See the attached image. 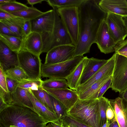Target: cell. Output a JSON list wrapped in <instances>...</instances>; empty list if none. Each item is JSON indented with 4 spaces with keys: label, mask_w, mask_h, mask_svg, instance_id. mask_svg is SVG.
<instances>
[{
    "label": "cell",
    "mask_w": 127,
    "mask_h": 127,
    "mask_svg": "<svg viewBox=\"0 0 127 127\" xmlns=\"http://www.w3.org/2000/svg\"><path fill=\"white\" fill-rule=\"evenodd\" d=\"M67 115L90 127H100L98 99L79 98Z\"/></svg>",
    "instance_id": "3957f363"
},
{
    "label": "cell",
    "mask_w": 127,
    "mask_h": 127,
    "mask_svg": "<svg viewBox=\"0 0 127 127\" xmlns=\"http://www.w3.org/2000/svg\"><path fill=\"white\" fill-rule=\"evenodd\" d=\"M0 97L8 105H10L12 102L11 95L9 92H6L0 88Z\"/></svg>",
    "instance_id": "ab89813d"
},
{
    "label": "cell",
    "mask_w": 127,
    "mask_h": 127,
    "mask_svg": "<svg viewBox=\"0 0 127 127\" xmlns=\"http://www.w3.org/2000/svg\"><path fill=\"white\" fill-rule=\"evenodd\" d=\"M23 30L25 39L27 36L32 32L30 20H26L25 21L23 25Z\"/></svg>",
    "instance_id": "b9f144b4"
},
{
    "label": "cell",
    "mask_w": 127,
    "mask_h": 127,
    "mask_svg": "<svg viewBox=\"0 0 127 127\" xmlns=\"http://www.w3.org/2000/svg\"><path fill=\"white\" fill-rule=\"evenodd\" d=\"M41 79H28L19 81L18 87L29 90H34L42 87Z\"/></svg>",
    "instance_id": "d6a6232c"
},
{
    "label": "cell",
    "mask_w": 127,
    "mask_h": 127,
    "mask_svg": "<svg viewBox=\"0 0 127 127\" xmlns=\"http://www.w3.org/2000/svg\"><path fill=\"white\" fill-rule=\"evenodd\" d=\"M49 95L55 114L59 120L67 115L68 110L66 107L53 95L49 94Z\"/></svg>",
    "instance_id": "f546056e"
},
{
    "label": "cell",
    "mask_w": 127,
    "mask_h": 127,
    "mask_svg": "<svg viewBox=\"0 0 127 127\" xmlns=\"http://www.w3.org/2000/svg\"><path fill=\"white\" fill-rule=\"evenodd\" d=\"M106 116L107 120L109 121L110 123L116 120L114 112L109 103L106 111Z\"/></svg>",
    "instance_id": "7bdbcfd3"
},
{
    "label": "cell",
    "mask_w": 127,
    "mask_h": 127,
    "mask_svg": "<svg viewBox=\"0 0 127 127\" xmlns=\"http://www.w3.org/2000/svg\"><path fill=\"white\" fill-rule=\"evenodd\" d=\"M47 123L28 107L9 105L0 112V127H45Z\"/></svg>",
    "instance_id": "7a4b0ae2"
},
{
    "label": "cell",
    "mask_w": 127,
    "mask_h": 127,
    "mask_svg": "<svg viewBox=\"0 0 127 127\" xmlns=\"http://www.w3.org/2000/svg\"><path fill=\"white\" fill-rule=\"evenodd\" d=\"M95 43L102 53L106 54L115 51L117 44L109 30L106 19L100 26L96 36Z\"/></svg>",
    "instance_id": "9c48e42d"
},
{
    "label": "cell",
    "mask_w": 127,
    "mask_h": 127,
    "mask_svg": "<svg viewBox=\"0 0 127 127\" xmlns=\"http://www.w3.org/2000/svg\"><path fill=\"white\" fill-rule=\"evenodd\" d=\"M54 10L55 23L52 32L41 35L43 43L42 53H47L56 47L62 45H74L71 38L60 17Z\"/></svg>",
    "instance_id": "277c9868"
},
{
    "label": "cell",
    "mask_w": 127,
    "mask_h": 127,
    "mask_svg": "<svg viewBox=\"0 0 127 127\" xmlns=\"http://www.w3.org/2000/svg\"><path fill=\"white\" fill-rule=\"evenodd\" d=\"M0 40L13 51L18 53L21 50L23 41L20 37L9 36L0 33Z\"/></svg>",
    "instance_id": "cb8c5ba5"
},
{
    "label": "cell",
    "mask_w": 127,
    "mask_h": 127,
    "mask_svg": "<svg viewBox=\"0 0 127 127\" xmlns=\"http://www.w3.org/2000/svg\"><path fill=\"white\" fill-rule=\"evenodd\" d=\"M8 105L0 97V112Z\"/></svg>",
    "instance_id": "f6af8a7d"
},
{
    "label": "cell",
    "mask_w": 127,
    "mask_h": 127,
    "mask_svg": "<svg viewBox=\"0 0 127 127\" xmlns=\"http://www.w3.org/2000/svg\"><path fill=\"white\" fill-rule=\"evenodd\" d=\"M112 82V76L103 85L98 93L97 98L103 97L106 91L109 88H111Z\"/></svg>",
    "instance_id": "f35d334b"
},
{
    "label": "cell",
    "mask_w": 127,
    "mask_h": 127,
    "mask_svg": "<svg viewBox=\"0 0 127 127\" xmlns=\"http://www.w3.org/2000/svg\"><path fill=\"white\" fill-rule=\"evenodd\" d=\"M55 9L72 39L74 45L77 44L79 37L78 7L72 6Z\"/></svg>",
    "instance_id": "8992f818"
},
{
    "label": "cell",
    "mask_w": 127,
    "mask_h": 127,
    "mask_svg": "<svg viewBox=\"0 0 127 127\" xmlns=\"http://www.w3.org/2000/svg\"><path fill=\"white\" fill-rule=\"evenodd\" d=\"M42 87L44 88L60 89L68 88V86L65 79H49L43 81Z\"/></svg>",
    "instance_id": "83f0119b"
},
{
    "label": "cell",
    "mask_w": 127,
    "mask_h": 127,
    "mask_svg": "<svg viewBox=\"0 0 127 127\" xmlns=\"http://www.w3.org/2000/svg\"><path fill=\"white\" fill-rule=\"evenodd\" d=\"M115 53L111 88L116 92H119L122 95L127 90V58Z\"/></svg>",
    "instance_id": "ba28073f"
},
{
    "label": "cell",
    "mask_w": 127,
    "mask_h": 127,
    "mask_svg": "<svg viewBox=\"0 0 127 127\" xmlns=\"http://www.w3.org/2000/svg\"><path fill=\"white\" fill-rule=\"evenodd\" d=\"M28 93L33 104L34 111L47 124L56 122L59 120L56 115L47 108L35 97L30 90Z\"/></svg>",
    "instance_id": "d6986e66"
},
{
    "label": "cell",
    "mask_w": 127,
    "mask_h": 127,
    "mask_svg": "<svg viewBox=\"0 0 127 127\" xmlns=\"http://www.w3.org/2000/svg\"><path fill=\"white\" fill-rule=\"evenodd\" d=\"M85 0H47L48 4L53 9L72 6H79Z\"/></svg>",
    "instance_id": "4316f807"
},
{
    "label": "cell",
    "mask_w": 127,
    "mask_h": 127,
    "mask_svg": "<svg viewBox=\"0 0 127 127\" xmlns=\"http://www.w3.org/2000/svg\"><path fill=\"white\" fill-rule=\"evenodd\" d=\"M32 32L41 34L52 32L55 23L54 10L52 9L44 12L42 15L30 21Z\"/></svg>",
    "instance_id": "7c38bea8"
},
{
    "label": "cell",
    "mask_w": 127,
    "mask_h": 127,
    "mask_svg": "<svg viewBox=\"0 0 127 127\" xmlns=\"http://www.w3.org/2000/svg\"><path fill=\"white\" fill-rule=\"evenodd\" d=\"M0 66V88L6 92H9L7 86L6 74L1 66Z\"/></svg>",
    "instance_id": "8d00e7d4"
},
{
    "label": "cell",
    "mask_w": 127,
    "mask_h": 127,
    "mask_svg": "<svg viewBox=\"0 0 127 127\" xmlns=\"http://www.w3.org/2000/svg\"><path fill=\"white\" fill-rule=\"evenodd\" d=\"M110 124L109 121L107 120L106 122L103 125L102 127H109Z\"/></svg>",
    "instance_id": "681fc988"
},
{
    "label": "cell",
    "mask_w": 127,
    "mask_h": 127,
    "mask_svg": "<svg viewBox=\"0 0 127 127\" xmlns=\"http://www.w3.org/2000/svg\"><path fill=\"white\" fill-rule=\"evenodd\" d=\"M43 88L62 103L68 111L79 98L76 91L68 88L60 89Z\"/></svg>",
    "instance_id": "5bb4252c"
},
{
    "label": "cell",
    "mask_w": 127,
    "mask_h": 127,
    "mask_svg": "<svg viewBox=\"0 0 127 127\" xmlns=\"http://www.w3.org/2000/svg\"><path fill=\"white\" fill-rule=\"evenodd\" d=\"M42 41L40 34L32 32L23 40L21 50L28 51L40 56L42 53Z\"/></svg>",
    "instance_id": "ac0fdd59"
},
{
    "label": "cell",
    "mask_w": 127,
    "mask_h": 127,
    "mask_svg": "<svg viewBox=\"0 0 127 127\" xmlns=\"http://www.w3.org/2000/svg\"><path fill=\"white\" fill-rule=\"evenodd\" d=\"M99 101V126L102 127L107 121L106 111L109 103V99L103 96L98 98Z\"/></svg>",
    "instance_id": "4dcf8cb0"
},
{
    "label": "cell",
    "mask_w": 127,
    "mask_h": 127,
    "mask_svg": "<svg viewBox=\"0 0 127 127\" xmlns=\"http://www.w3.org/2000/svg\"><path fill=\"white\" fill-rule=\"evenodd\" d=\"M50 124L52 127H63L61 122L59 120L56 122H51Z\"/></svg>",
    "instance_id": "bcb514c9"
},
{
    "label": "cell",
    "mask_w": 127,
    "mask_h": 127,
    "mask_svg": "<svg viewBox=\"0 0 127 127\" xmlns=\"http://www.w3.org/2000/svg\"><path fill=\"white\" fill-rule=\"evenodd\" d=\"M112 75L105 76L95 82L84 91L78 94L81 100L97 98L99 92L103 85Z\"/></svg>",
    "instance_id": "603a6c76"
},
{
    "label": "cell",
    "mask_w": 127,
    "mask_h": 127,
    "mask_svg": "<svg viewBox=\"0 0 127 127\" xmlns=\"http://www.w3.org/2000/svg\"><path fill=\"white\" fill-rule=\"evenodd\" d=\"M0 22L4 24L12 31L22 38L23 40H24V37L23 32V27L17 24L11 23L5 20H0Z\"/></svg>",
    "instance_id": "e575fe53"
},
{
    "label": "cell",
    "mask_w": 127,
    "mask_h": 127,
    "mask_svg": "<svg viewBox=\"0 0 127 127\" xmlns=\"http://www.w3.org/2000/svg\"><path fill=\"white\" fill-rule=\"evenodd\" d=\"M109 101L119 127H127V100L118 97Z\"/></svg>",
    "instance_id": "9a60e30c"
},
{
    "label": "cell",
    "mask_w": 127,
    "mask_h": 127,
    "mask_svg": "<svg viewBox=\"0 0 127 127\" xmlns=\"http://www.w3.org/2000/svg\"><path fill=\"white\" fill-rule=\"evenodd\" d=\"M115 53L91 78L80 85L76 91L77 94L85 91L93 84L103 77L108 75H112L115 65Z\"/></svg>",
    "instance_id": "4fadbf2b"
},
{
    "label": "cell",
    "mask_w": 127,
    "mask_h": 127,
    "mask_svg": "<svg viewBox=\"0 0 127 127\" xmlns=\"http://www.w3.org/2000/svg\"><path fill=\"white\" fill-rule=\"evenodd\" d=\"M84 58L79 56L66 61L52 64H42L41 76L55 79H65Z\"/></svg>",
    "instance_id": "5b68a950"
},
{
    "label": "cell",
    "mask_w": 127,
    "mask_h": 127,
    "mask_svg": "<svg viewBox=\"0 0 127 127\" xmlns=\"http://www.w3.org/2000/svg\"><path fill=\"white\" fill-rule=\"evenodd\" d=\"M19 66L31 79H41L42 64L40 56L21 50L18 53Z\"/></svg>",
    "instance_id": "52a82bcc"
},
{
    "label": "cell",
    "mask_w": 127,
    "mask_h": 127,
    "mask_svg": "<svg viewBox=\"0 0 127 127\" xmlns=\"http://www.w3.org/2000/svg\"><path fill=\"white\" fill-rule=\"evenodd\" d=\"M63 127H90L80 122L74 117L68 115L59 120Z\"/></svg>",
    "instance_id": "836d02e7"
},
{
    "label": "cell",
    "mask_w": 127,
    "mask_h": 127,
    "mask_svg": "<svg viewBox=\"0 0 127 127\" xmlns=\"http://www.w3.org/2000/svg\"><path fill=\"white\" fill-rule=\"evenodd\" d=\"M123 18L127 30V16L123 17Z\"/></svg>",
    "instance_id": "816d5d0a"
},
{
    "label": "cell",
    "mask_w": 127,
    "mask_h": 127,
    "mask_svg": "<svg viewBox=\"0 0 127 127\" xmlns=\"http://www.w3.org/2000/svg\"><path fill=\"white\" fill-rule=\"evenodd\" d=\"M122 95V97L127 100V90Z\"/></svg>",
    "instance_id": "c3c4849f"
},
{
    "label": "cell",
    "mask_w": 127,
    "mask_h": 127,
    "mask_svg": "<svg viewBox=\"0 0 127 127\" xmlns=\"http://www.w3.org/2000/svg\"><path fill=\"white\" fill-rule=\"evenodd\" d=\"M11 0H0V3H5L8 2Z\"/></svg>",
    "instance_id": "f5cc1de1"
},
{
    "label": "cell",
    "mask_w": 127,
    "mask_h": 127,
    "mask_svg": "<svg viewBox=\"0 0 127 127\" xmlns=\"http://www.w3.org/2000/svg\"><path fill=\"white\" fill-rule=\"evenodd\" d=\"M98 5L106 13H111L121 16H127V1L126 0H100Z\"/></svg>",
    "instance_id": "e0dca14e"
},
{
    "label": "cell",
    "mask_w": 127,
    "mask_h": 127,
    "mask_svg": "<svg viewBox=\"0 0 127 127\" xmlns=\"http://www.w3.org/2000/svg\"><path fill=\"white\" fill-rule=\"evenodd\" d=\"M109 127H119L116 120L110 122Z\"/></svg>",
    "instance_id": "7dc6e473"
},
{
    "label": "cell",
    "mask_w": 127,
    "mask_h": 127,
    "mask_svg": "<svg viewBox=\"0 0 127 127\" xmlns=\"http://www.w3.org/2000/svg\"><path fill=\"white\" fill-rule=\"evenodd\" d=\"M106 22L117 44L127 36V30L121 16L111 13H107Z\"/></svg>",
    "instance_id": "8fae6325"
},
{
    "label": "cell",
    "mask_w": 127,
    "mask_h": 127,
    "mask_svg": "<svg viewBox=\"0 0 127 127\" xmlns=\"http://www.w3.org/2000/svg\"><path fill=\"white\" fill-rule=\"evenodd\" d=\"M115 52V53L127 52V38L117 44Z\"/></svg>",
    "instance_id": "60d3db41"
},
{
    "label": "cell",
    "mask_w": 127,
    "mask_h": 127,
    "mask_svg": "<svg viewBox=\"0 0 127 127\" xmlns=\"http://www.w3.org/2000/svg\"><path fill=\"white\" fill-rule=\"evenodd\" d=\"M45 0H27V3L33 7L34 5L38 3H41L42 1H46Z\"/></svg>",
    "instance_id": "ee69618b"
},
{
    "label": "cell",
    "mask_w": 127,
    "mask_h": 127,
    "mask_svg": "<svg viewBox=\"0 0 127 127\" xmlns=\"http://www.w3.org/2000/svg\"><path fill=\"white\" fill-rule=\"evenodd\" d=\"M99 0H85L78 6L79 37L74 58L89 53L95 43L99 27L107 15L99 6Z\"/></svg>",
    "instance_id": "6da1fadb"
},
{
    "label": "cell",
    "mask_w": 127,
    "mask_h": 127,
    "mask_svg": "<svg viewBox=\"0 0 127 127\" xmlns=\"http://www.w3.org/2000/svg\"><path fill=\"white\" fill-rule=\"evenodd\" d=\"M30 90L35 97L39 101L50 111L55 114L50 98L49 94L47 91L42 87H39L35 90Z\"/></svg>",
    "instance_id": "d4e9b609"
},
{
    "label": "cell",
    "mask_w": 127,
    "mask_h": 127,
    "mask_svg": "<svg viewBox=\"0 0 127 127\" xmlns=\"http://www.w3.org/2000/svg\"><path fill=\"white\" fill-rule=\"evenodd\" d=\"M88 58L85 56L72 72L66 78L68 87L76 91L80 85V81L84 69Z\"/></svg>",
    "instance_id": "44dd1931"
},
{
    "label": "cell",
    "mask_w": 127,
    "mask_h": 127,
    "mask_svg": "<svg viewBox=\"0 0 127 127\" xmlns=\"http://www.w3.org/2000/svg\"><path fill=\"white\" fill-rule=\"evenodd\" d=\"M28 90L18 87L16 91L11 95L12 102L11 105L26 107L35 111L28 93Z\"/></svg>",
    "instance_id": "7402d4cb"
},
{
    "label": "cell",
    "mask_w": 127,
    "mask_h": 127,
    "mask_svg": "<svg viewBox=\"0 0 127 127\" xmlns=\"http://www.w3.org/2000/svg\"><path fill=\"white\" fill-rule=\"evenodd\" d=\"M116 53L123 55L127 58V52H118Z\"/></svg>",
    "instance_id": "f907efd6"
},
{
    "label": "cell",
    "mask_w": 127,
    "mask_h": 127,
    "mask_svg": "<svg viewBox=\"0 0 127 127\" xmlns=\"http://www.w3.org/2000/svg\"><path fill=\"white\" fill-rule=\"evenodd\" d=\"M45 127H52L50 123H49Z\"/></svg>",
    "instance_id": "db71d44e"
},
{
    "label": "cell",
    "mask_w": 127,
    "mask_h": 127,
    "mask_svg": "<svg viewBox=\"0 0 127 127\" xmlns=\"http://www.w3.org/2000/svg\"><path fill=\"white\" fill-rule=\"evenodd\" d=\"M0 33L9 36L20 37L13 32L7 26L1 22H0Z\"/></svg>",
    "instance_id": "74e56055"
},
{
    "label": "cell",
    "mask_w": 127,
    "mask_h": 127,
    "mask_svg": "<svg viewBox=\"0 0 127 127\" xmlns=\"http://www.w3.org/2000/svg\"><path fill=\"white\" fill-rule=\"evenodd\" d=\"M44 13L33 7H28L26 9L9 13L16 16L26 20L31 21L42 15Z\"/></svg>",
    "instance_id": "484cf974"
},
{
    "label": "cell",
    "mask_w": 127,
    "mask_h": 127,
    "mask_svg": "<svg viewBox=\"0 0 127 127\" xmlns=\"http://www.w3.org/2000/svg\"><path fill=\"white\" fill-rule=\"evenodd\" d=\"M76 46L64 45L54 47L47 53L44 64H50L59 63L74 58Z\"/></svg>",
    "instance_id": "30bf717a"
},
{
    "label": "cell",
    "mask_w": 127,
    "mask_h": 127,
    "mask_svg": "<svg viewBox=\"0 0 127 127\" xmlns=\"http://www.w3.org/2000/svg\"><path fill=\"white\" fill-rule=\"evenodd\" d=\"M0 65L5 71L19 66L18 53L13 51L0 40Z\"/></svg>",
    "instance_id": "2e32d148"
},
{
    "label": "cell",
    "mask_w": 127,
    "mask_h": 127,
    "mask_svg": "<svg viewBox=\"0 0 127 127\" xmlns=\"http://www.w3.org/2000/svg\"><path fill=\"white\" fill-rule=\"evenodd\" d=\"M5 72L7 76L19 81L29 79L24 71L19 66H16L9 69Z\"/></svg>",
    "instance_id": "1f68e13d"
},
{
    "label": "cell",
    "mask_w": 127,
    "mask_h": 127,
    "mask_svg": "<svg viewBox=\"0 0 127 127\" xmlns=\"http://www.w3.org/2000/svg\"><path fill=\"white\" fill-rule=\"evenodd\" d=\"M66 127H70V126H67Z\"/></svg>",
    "instance_id": "11a10c76"
},
{
    "label": "cell",
    "mask_w": 127,
    "mask_h": 127,
    "mask_svg": "<svg viewBox=\"0 0 127 127\" xmlns=\"http://www.w3.org/2000/svg\"></svg>",
    "instance_id": "9f6ffc18"
},
{
    "label": "cell",
    "mask_w": 127,
    "mask_h": 127,
    "mask_svg": "<svg viewBox=\"0 0 127 127\" xmlns=\"http://www.w3.org/2000/svg\"><path fill=\"white\" fill-rule=\"evenodd\" d=\"M26 5L15 0L5 3H0V10L10 13L21 11L27 8Z\"/></svg>",
    "instance_id": "f1b7e54d"
},
{
    "label": "cell",
    "mask_w": 127,
    "mask_h": 127,
    "mask_svg": "<svg viewBox=\"0 0 127 127\" xmlns=\"http://www.w3.org/2000/svg\"><path fill=\"white\" fill-rule=\"evenodd\" d=\"M6 79L8 91L12 95L16 91L18 87L19 81L12 79L7 75Z\"/></svg>",
    "instance_id": "d590c367"
},
{
    "label": "cell",
    "mask_w": 127,
    "mask_h": 127,
    "mask_svg": "<svg viewBox=\"0 0 127 127\" xmlns=\"http://www.w3.org/2000/svg\"><path fill=\"white\" fill-rule=\"evenodd\" d=\"M108 61V60H101L93 57L88 58L80 79V85L91 78L107 63Z\"/></svg>",
    "instance_id": "ffe728a7"
}]
</instances>
